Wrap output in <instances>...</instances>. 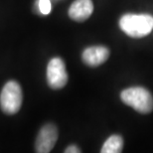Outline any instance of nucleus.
Listing matches in <instances>:
<instances>
[{
	"instance_id": "1",
	"label": "nucleus",
	"mask_w": 153,
	"mask_h": 153,
	"mask_svg": "<svg viewBox=\"0 0 153 153\" xmlns=\"http://www.w3.org/2000/svg\"><path fill=\"white\" fill-rule=\"evenodd\" d=\"M119 27L129 37H145L153 30V16L149 14H125L119 20Z\"/></svg>"
},
{
	"instance_id": "2",
	"label": "nucleus",
	"mask_w": 153,
	"mask_h": 153,
	"mask_svg": "<svg viewBox=\"0 0 153 153\" xmlns=\"http://www.w3.org/2000/svg\"><path fill=\"white\" fill-rule=\"evenodd\" d=\"M120 99L125 105L142 114H150L153 111V97L150 91L141 87H133L123 90Z\"/></svg>"
},
{
	"instance_id": "3",
	"label": "nucleus",
	"mask_w": 153,
	"mask_h": 153,
	"mask_svg": "<svg viewBox=\"0 0 153 153\" xmlns=\"http://www.w3.org/2000/svg\"><path fill=\"white\" fill-rule=\"evenodd\" d=\"M23 93L20 85L15 81H9L4 85L0 94V108L7 115L16 114L21 108Z\"/></svg>"
},
{
	"instance_id": "4",
	"label": "nucleus",
	"mask_w": 153,
	"mask_h": 153,
	"mask_svg": "<svg viewBox=\"0 0 153 153\" xmlns=\"http://www.w3.org/2000/svg\"><path fill=\"white\" fill-rule=\"evenodd\" d=\"M47 82L53 90H61L68 82L65 62L61 58H53L47 66Z\"/></svg>"
},
{
	"instance_id": "5",
	"label": "nucleus",
	"mask_w": 153,
	"mask_h": 153,
	"mask_svg": "<svg viewBox=\"0 0 153 153\" xmlns=\"http://www.w3.org/2000/svg\"><path fill=\"white\" fill-rule=\"evenodd\" d=\"M58 140V128L54 123H46L40 129L35 142L37 153H49L54 148Z\"/></svg>"
},
{
	"instance_id": "6",
	"label": "nucleus",
	"mask_w": 153,
	"mask_h": 153,
	"mask_svg": "<svg viewBox=\"0 0 153 153\" xmlns=\"http://www.w3.org/2000/svg\"><path fill=\"white\" fill-rule=\"evenodd\" d=\"M109 57V50L105 46H91L82 54V59L85 65L90 67H97L102 65Z\"/></svg>"
},
{
	"instance_id": "7",
	"label": "nucleus",
	"mask_w": 153,
	"mask_h": 153,
	"mask_svg": "<svg viewBox=\"0 0 153 153\" xmlns=\"http://www.w3.org/2000/svg\"><path fill=\"white\" fill-rule=\"evenodd\" d=\"M94 12L91 0H75L69 8V16L76 22H84L91 17Z\"/></svg>"
},
{
	"instance_id": "8",
	"label": "nucleus",
	"mask_w": 153,
	"mask_h": 153,
	"mask_svg": "<svg viewBox=\"0 0 153 153\" xmlns=\"http://www.w3.org/2000/svg\"><path fill=\"white\" fill-rule=\"evenodd\" d=\"M123 148V139L120 135L114 134L109 136L103 143L100 152L102 153H119Z\"/></svg>"
},
{
	"instance_id": "9",
	"label": "nucleus",
	"mask_w": 153,
	"mask_h": 153,
	"mask_svg": "<svg viewBox=\"0 0 153 153\" xmlns=\"http://www.w3.org/2000/svg\"><path fill=\"white\" fill-rule=\"evenodd\" d=\"M36 6L38 8V11L43 15H48L50 14L52 5L50 0H38L36 3Z\"/></svg>"
},
{
	"instance_id": "10",
	"label": "nucleus",
	"mask_w": 153,
	"mask_h": 153,
	"mask_svg": "<svg viewBox=\"0 0 153 153\" xmlns=\"http://www.w3.org/2000/svg\"><path fill=\"white\" fill-rule=\"evenodd\" d=\"M65 152L66 153H79L81 152V149L76 145H70L65 149Z\"/></svg>"
}]
</instances>
